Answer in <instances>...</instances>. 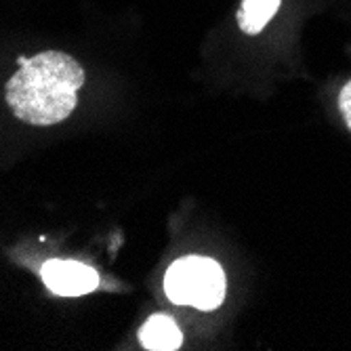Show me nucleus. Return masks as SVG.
Masks as SVG:
<instances>
[{
	"label": "nucleus",
	"instance_id": "f257e3e1",
	"mask_svg": "<svg viewBox=\"0 0 351 351\" xmlns=\"http://www.w3.org/2000/svg\"><path fill=\"white\" fill-rule=\"evenodd\" d=\"M19 63V70L5 88L11 112L34 126L66 120L74 112L78 90L84 84L80 63L61 51H45L29 59L21 57Z\"/></svg>",
	"mask_w": 351,
	"mask_h": 351
},
{
	"label": "nucleus",
	"instance_id": "f03ea898",
	"mask_svg": "<svg viewBox=\"0 0 351 351\" xmlns=\"http://www.w3.org/2000/svg\"><path fill=\"white\" fill-rule=\"evenodd\" d=\"M165 291L175 305L217 309L226 297V274L208 257H185L169 267Z\"/></svg>",
	"mask_w": 351,
	"mask_h": 351
},
{
	"label": "nucleus",
	"instance_id": "7ed1b4c3",
	"mask_svg": "<svg viewBox=\"0 0 351 351\" xmlns=\"http://www.w3.org/2000/svg\"><path fill=\"white\" fill-rule=\"evenodd\" d=\"M43 280L59 297H80L99 286V274L78 261H47L43 265Z\"/></svg>",
	"mask_w": 351,
	"mask_h": 351
},
{
	"label": "nucleus",
	"instance_id": "20e7f679",
	"mask_svg": "<svg viewBox=\"0 0 351 351\" xmlns=\"http://www.w3.org/2000/svg\"><path fill=\"white\" fill-rule=\"evenodd\" d=\"M139 341L145 349L175 351L181 345L183 335H181V330H179V326L173 317H169L165 313H158V315H152L149 320L141 326Z\"/></svg>",
	"mask_w": 351,
	"mask_h": 351
},
{
	"label": "nucleus",
	"instance_id": "39448f33",
	"mask_svg": "<svg viewBox=\"0 0 351 351\" xmlns=\"http://www.w3.org/2000/svg\"><path fill=\"white\" fill-rule=\"evenodd\" d=\"M282 0H242L238 9V25L244 34H259L274 19Z\"/></svg>",
	"mask_w": 351,
	"mask_h": 351
},
{
	"label": "nucleus",
	"instance_id": "423d86ee",
	"mask_svg": "<svg viewBox=\"0 0 351 351\" xmlns=\"http://www.w3.org/2000/svg\"><path fill=\"white\" fill-rule=\"evenodd\" d=\"M339 112H341L345 124L351 129V80L341 88V95H339Z\"/></svg>",
	"mask_w": 351,
	"mask_h": 351
}]
</instances>
